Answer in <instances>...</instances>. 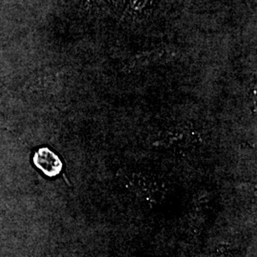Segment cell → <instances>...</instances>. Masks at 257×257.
I'll return each instance as SVG.
<instances>
[{"label": "cell", "instance_id": "6da1fadb", "mask_svg": "<svg viewBox=\"0 0 257 257\" xmlns=\"http://www.w3.org/2000/svg\"><path fill=\"white\" fill-rule=\"evenodd\" d=\"M34 163L47 176L60 175L63 164L60 158L48 148H40L34 156Z\"/></svg>", "mask_w": 257, "mask_h": 257}]
</instances>
